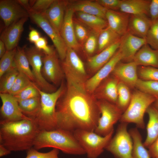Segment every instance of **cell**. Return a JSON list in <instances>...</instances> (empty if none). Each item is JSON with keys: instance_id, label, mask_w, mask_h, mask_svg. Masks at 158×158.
<instances>
[{"instance_id": "6da1fadb", "label": "cell", "mask_w": 158, "mask_h": 158, "mask_svg": "<svg viewBox=\"0 0 158 158\" xmlns=\"http://www.w3.org/2000/svg\"><path fill=\"white\" fill-rule=\"evenodd\" d=\"M58 128L94 131L100 113L97 99L85 89L66 84L56 105Z\"/></svg>"}, {"instance_id": "7a4b0ae2", "label": "cell", "mask_w": 158, "mask_h": 158, "mask_svg": "<svg viewBox=\"0 0 158 158\" xmlns=\"http://www.w3.org/2000/svg\"><path fill=\"white\" fill-rule=\"evenodd\" d=\"M40 131L31 119L0 122V144L11 151L28 150L33 147Z\"/></svg>"}, {"instance_id": "3957f363", "label": "cell", "mask_w": 158, "mask_h": 158, "mask_svg": "<svg viewBox=\"0 0 158 158\" xmlns=\"http://www.w3.org/2000/svg\"><path fill=\"white\" fill-rule=\"evenodd\" d=\"M33 147L37 150L52 147L68 154H85L73 132L59 128L50 130L40 131L35 139Z\"/></svg>"}, {"instance_id": "277c9868", "label": "cell", "mask_w": 158, "mask_h": 158, "mask_svg": "<svg viewBox=\"0 0 158 158\" xmlns=\"http://www.w3.org/2000/svg\"><path fill=\"white\" fill-rule=\"evenodd\" d=\"M66 88V84L63 80L59 88L52 92H47L39 88L40 96V106L37 114L32 119L36 123L40 131L58 128L56 105Z\"/></svg>"}, {"instance_id": "5b68a950", "label": "cell", "mask_w": 158, "mask_h": 158, "mask_svg": "<svg viewBox=\"0 0 158 158\" xmlns=\"http://www.w3.org/2000/svg\"><path fill=\"white\" fill-rule=\"evenodd\" d=\"M157 98L138 90L132 94L130 104L123 113L119 121L121 123H133L138 128L143 129L145 125L144 115Z\"/></svg>"}, {"instance_id": "8992f818", "label": "cell", "mask_w": 158, "mask_h": 158, "mask_svg": "<svg viewBox=\"0 0 158 158\" xmlns=\"http://www.w3.org/2000/svg\"><path fill=\"white\" fill-rule=\"evenodd\" d=\"M61 63L66 84L85 90V83L89 77L83 62L76 52L68 47L65 58Z\"/></svg>"}, {"instance_id": "52a82bcc", "label": "cell", "mask_w": 158, "mask_h": 158, "mask_svg": "<svg viewBox=\"0 0 158 158\" xmlns=\"http://www.w3.org/2000/svg\"><path fill=\"white\" fill-rule=\"evenodd\" d=\"M114 130L105 136L94 131L77 129L73 132L75 138L84 150L88 158H97L108 144Z\"/></svg>"}, {"instance_id": "ba28073f", "label": "cell", "mask_w": 158, "mask_h": 158, "mask_svg": "<svg viewBox=\"0 0 158 158\" xmlns=\"http://www.w3.org/2000/svg\"><path fill=\"white\" fill-rule=\"evenodd\" d=\"M97 103L100 116L94 132L105 136L114 130V125L119 121L123 112L116 104L106 100H97Z\"/></svg>"}, {"instance_id": "9c48e42d", "label": "cell", "mask_w": 158, "mask_h": 158, "mask_svg": "<svg viewBox=\"0 0 158 158\" xmlns=\"http://www.w3.org/2000/svg\"><path fill=\"white\" fill-rule=\"evenodd\" d=\"M128 124L121 123L115 135L105 148L116 158H132L133 142L127 130Z\"/></svg>"}, {"instance_id": "30bf717a", "label": "cell", "mask_w": 158, "mask_h": 158, "mask_svg": "<svg viewBox=\"0 0 158 158\" xmlns=\"http://www.w3.org/2000/svg\"><path fill=\"white\" fill-rule=\"evenodd\" d=\"M24 49L32 68L35 83L41 90L46 92L51 93L56 91L57 89L55 86L48 82L42 73V58L45 55L43 52L35 46L29 48L24 47Z\"/></svg>"}, {"instance_id": "8fae6325", "label": "cell", "mask_w": 158, "mask_h": 158, "mask_svg": "<svg viewBox=\"0 0 158 158\" xmlns=\"http://www.w3.org/2000/svg\"><path fill=\"white\" fill-rule=\"evenodd\" d=\"M32 21L40 28L50 37L61 61L65 59L67 47L60 34L51 25L43 13H30Z\"/></svg>"}, {"instance_id": "7c38bea8", "label": "cell", "mask_w": 158, "mask_h": 158, "mask_svg": "<svg viewBox=\"0 0 158 158\" xmlns=\"http://www.w3.org/2000/svg\"><path fill=\"white\" fill-rule=\"evenodd\" d=\"M59 57L55 51L49 55H44L42 58V74L47 80L56 86L60 85L65 75Z\"/></svg>"}, {"instance_id": "4fadbf2b", "label": "cell", "mask_w": 158, "mask_h": 158, "mask_svg": "<svg viewBox=\"0 0 158 158\" xmlns=\"http://www.w3.org/2000/svg\"><path fill=\"white\" fill-rule=\"evenodd\" d=\"M0 16L6 28L22 18L29 17V14L17 0H1Z\"/></svg>"}, {"instance_id": "5bb4252c", "label": "cell", "mask_w": 158, "mask_h": 158, "mask_svg": "<svg viewBox=\"0 0 158 158\" xmlns=\"http://www.w3.org/2000/svg\"><path fill=\"white\" fill-rule=\"evenodd\" d=\"M2 104L0 108V121L11 122L31 119L21 112L17 100L11 95L0 93Z\"/></svg>"}, {"instance_id": "9a60e30c", "label": "cell", "mask_w": 158, "mask_h": 158, "mask_svg": "<svg viewBox=\"0 0 158 158\" xmlns=\"http://www.w3.org/2000/svg\"><path fill=\"white\" fill-rule=\"evenodd\" d=\"M122 59V55L118 49L106 64L88 79L85 85L86 91L92 94L99 84L111 74L116 65Z\"/></svg>"}, {"instance_id": "2e32d148", "label": "cell", "mask_w": 158, "mask_h": 158, "mask_svg": "<svg viewBox=\"0 0 158 158\" xmlns=\"http://www.w3.org/2000/svg\"><path fill=\"white\" fill-rule=\"evenodd\" d=\"M146 44L145 39L136 36L127 32L120 39L118 49L122 55L121 61L124 62L133 61L136 53Z\"/></svg>"}, {"instance_id": "e0dca14e", "label": "cell", "mask_w": 158, "mask_h": 158, "mask_svg": "<svg viewBox=\"0 0 158 158\" xmlns=\"http://www.w3.org/2000/svg\"><path fill=\"white\" fill-rule=\"evenodd\" d=\"M138 66L134 61L124 62L121 61L116 65L111 74L130 88L135 87L139 78Z\"/></svg>"}, {"instance_id": "ac0fdd59", "label": "cell", "mask_w": 158, "mask_h": 158, "mask_svg": "<svg viewBox=\"0 0 158 158\" xmlns=\"http://www.w3.org/2000/svg\"><path fill=\"white\" fill-rule=\"evenodd\" d=\"M74 13V10L68 5L65 11L60 34L67 48L77 52L82 49V47L78 42L74 32L73 25Z\"/></svg>"}, {"instance_id": "d6986e66", "label": "cell", "mask_w": 158, "mask_h": 158, "mask_svg": "<svg viewBox=\"0 0 158 158\" xmlns=\"http://www.w3.org/2000/svg\"><path fill=\"white\" fill-rule=\"evenodd\" d=\"M120 40L99 53L87 58V71L90 75L92 76L110 60L118 49Z\"/></svg>"}, {"instance_id": "ffe728a7", "label": "cell", "mask_w": 158, "mask_h": 158, "mask_svg": "<svg viewBox=\"0 0 158 158\" xmlns=\"http://www.w3.org/2000/svg\"><path fill=\"white\" fill-rule=\"evenodd\" d=\"M119 82L111 74L99 84L93 93V95L97 100H104L116 104Z\"/></svg>"}, {"instance_id": "44dd1931", "label": "cell", "mask_w": 158, "mask_h": 158, "mask_svg": "<svg viewBox=\"0 0 158 158\" xmlns=\"http://www.w3.org/2000/svg\"><path fill=\"white\" fill-rule=\"evenodd\" d=\"M69 3L68 1L54 0L43 13L51 25L60 34L65 11Z\"/></svg>"}, {"instance_id": "7402d4cb", "label": "cell", "mask_w": 158, "mask_h": 158, "mask_svg": "<svg viewBox=\"0 0 158 158\" xmlns=\"http://www.w3.org/2000/svg\"><path fill=\"white\" fill-rule=\"evenodd\" d=\"M28 18H23L16 21L6 28L1 34L0 40L5 44L6 50H12L17 47L24 24Z\"/></svg>"}, {"instance_id": "603a6c76", "label": "cell", "mask_w": 158, "mask_h": 158, "mask_svg": "<svg viewBox=\"0 0 158 158\" xmlns=\"http://www.w3.org/2000/svg\"><path fill=\"white\" fill-rule=\"evenodd\" d=\"M130 16L120 11L107 10L106 18L108 26L122 36L127 32Z\"/></svg>"}, {"instance_id": "cb8c5ba5", "label": "cell", "mask_w": 158, "mask_h": 158, "mask_svg": "<svg viewBox=\"0 0 158 158\" xmlns=\"http://www.w3.org/2000/svg\"><path fill=\"white\" fill-rule=\"evenodd\" d=\"M152 21L145 15H130L127 32L136 36L145 39Z\"/></svg>"}, {"instance_id": "d4e9b609", "label": "cell", "mask_w": 158, "mask_h": 158, "mask_svg": "<svg viewBox=\"0 0 158 158\" xmlns=\"http://www.w3.org/2000/svg\"><path fill=\"white\" fill-rule=\"evenodd\" d=\"M75 12H80L98 16L106 20L107 9L95 0H81L70 4Z\"/></svg>"}, {"instance_id": "484cf974", "label": "cell", "mask_w": 158, "mask_h": 158, "mask_svg": "<svg viewBox=\"0 0 158 158\" xmlns=\"http://www.w3.org/2000/svg\"><path fill=\"white\" fill-rule=\"evenodd\" d=\"M133 61L138 66L158 68V50L153 49L146 44L136 53Z\"/></svg>"}, {"instance_id": "4316f807", "label": "cell", "mask_w": 158, "mask_h": 158, "mask_svg": "<svg viewBox=\"0 0 158 158\" xmlns=\"http://www.w3.org/2000/svg\"><path fill=\"white\" fill-rule=\"evenodd\" d=\"M150 0H121L119 11L130 15H145L149 17Z\"/></svg>"}, {"instance_id": "83f0119b", "label": "cell", "mask_w": 158, "mask_h": 158, "mask_svg": "<svg viewBox=\"0 0 158 158\" xmlns=\"http://www.w3.org/2000/svg\"><path fill=\"white\" fill-rule=\"evenodd\" d=\"M146 113L149 119L146 127L147 137L143 143L145 147L148 148L158 136V110L152 105Z\"/></svg>"}, {"instance_id": "f1b7e54d", "label": "cell", "mask_w": 158, "mask_h": 158, "mask_svg": "<svg viewBox=\"0 0 158 158\" xmlns=\"http://www.w3.org/2000/svg\"><path fill=\"white\" fill-rule=\"evenodd\" d=\"M75 13V18L91 31L100 32L108 26L107 20L98 16L80 12Z\"/></svg>"}, {"instance_id": "f546056e", "label": "cell", "mask_w": 158, "mask_h": 158, "mask_svg": "<svg viewBox=\"0 0 158 158\" xmlns=\"http://www.w3.org/2000/svg\"><path fill=\"white\" fill-rule=\"evenodd\" d=\"M14 61L18 71L25 74L35 83L34 76L30 67V64L25 52L24 47L21 48L17 46Z\"/></svg>"}, {"instance_id": "4dcf8cb0", "label": "cell", "mask_w": 158, "mask_h": 158, "mask_svg": "<svg viewBox=\"0 0 158 158\" xmlns=\"http://www.w3.org/2000/svg\"><path fill=\"white\" fill-rule=\"evenodd\" d=\"M129 132L133 142L132 158H151L148 150L144 145L142 136L138 129L131 128Z\"/></svg>"}, {"instance_id": "1f68e13d", "label": "cell", "mask_w": 158, "mask_h": 158, "mask_svg": "<svg viewBox=\"0 0 158 158\" xmlns=\"http://www.w3.org/2000/svg\"><path fill=\"white\" fill-rule=\"evenodd\" d=\"M121 37L108 26L102 30L99 35L96 54L119 40Z\"/></svg>"}, {"instance_id": "d6a6232c", "label": "cell", "mask_w": 158, "mask_h": 158, "mask_svg": "<svg viewBox=\"0 0 158 158\" xmlns=\"http://www.w3.org/2000/svg\"><path fill=\"white\" fill-rule=\"evenodd\" d=\"M18 101L22 113L26 116L33 119L39 110L40 96Z\"/></svg>"}, {"instance_id": "836d02e7", "label": "cell", "mask_w": 158, "mask_h": 158, "mask_svg": "<svg viewBox=\"0 0 158 158\" xmlns=\"http://www.w3.org/2000/svg\"><path fill=\"white\" fill-rule=\"evenodd\" d=\"M130 88L119 81L118 85V98L116 105L123 112L129 105L132 97Z\"/></svg>"}, {"instance_id": "e575fe53", "label": "cell", "mask_w": 158, "mask_h": 158, "mask_svg": "<svg viewBox=\"0 0 158 158\" xmlns=\"http://www.w3.org/2000/svg\"><path fill=\"white\" fill-rule=\"evenodd\" d=\"M19 73L16 67L0 78V93H9Z\"/></svg>"}, {"instance_id": "d590c367", "label": "cell", "mask_w": 158, "mask_h": 158, "mask_svg": "<svg viewBox=\"0 0 158 158\" xmlns=\"http://www.w3.org/2000/svg\"><path fill=\"white\" fill-rule=\"evenodd\" d=\"M16 48L6 50L0 60V78L6 72L16 67L14 59Z\"/></svg>"}, {"instance_id": "8d00e7d4", "label": "cell", "mask_w": 158, "mask_h": 158, "mask_svg": "<svg viewBox=\"0 0 158 158\" xmlns=\"http://www.w3.org/2000/svg\"><path fill=\"white\" fill-rule=\"evenodd\" d=\"M135 87L141 92L158 98V81L138 78Z\"/></svg>"}, {"instance_id": "74e56055", "label": "cell", "mask_w": 158, "mask_h": 158, "mask_svg": "<svg viewBox=\"0 0 158 158\" xmlns=\"http://www.w3.org/2000/svg\"><path fill=\"white\" fill-rule=\"evenodd\" d=\"M99 33L91 31L82 46V49L88 58L93 56V54L97 52Z\"/></svg>"}, {"instance_id": "f35d334b", "label": "cell", "mask_w": 158, "mask_h": 158, "mask_svg": "<svg viewBox=\"0 0 158 158\" xmlns=\"http://www.w3.org/2000/svg\"><path fill=\"white\" fill-rule=\"evenodd\" d=\"M73 25L76 38L78 43L82 47L91 31L74 17L73 18Z\"/></svg>"}, {"instance_id": "ab89813d", "label": "cell", "mask_w": 158, "mask_h": 158, "mask_svg": "<svg viewBox=\"0 0 158 158\" xmlns=\"http://www.w3.org/2000/svg\"><path fill=\"white\" fill-rule=\"evenodd\" d=\"M34 83L25 74L19 72L8 94L14 96Z\"/></svg>"}, {"instance_id": "60d3db41", "label": "cell", "mask_w": 158, "mask_h": 158, "mask_svg": "<svg viewBox=\"0 0 158 158\" xmlns=\"http://www.w3.org/2000/svg\"><path fill=\"white\" fill-rule=\"evenodd\" d=\"M145 39L147 44L153 49L158 50V19L152 22Z\"/></svg>"}, {"instance_id": "b9f144b4", "label": "cell", "mask_w": 158, "mask_h": 158, "mask_svg": "<svg viewBox=\"0 0 158 158\" xmlns=\"http://www.w3.org/2000/svg\"><path fill=\"white\" fill-rule=\"evenodd\" d=\"M139 78L144 80L158 81V68L140 66L138 68Z\"/></svg>"}, {"instance_id": "7bdbcfd3", "label": "cell", "mask_w": 158, "mask_h": 158, "mask_svg": "<svg viewBox=\"0 0 158 158\" xmlns=\"http://www.w3.org/2000/svg\"><path fill=\"white\" fill-rule=\"evenodd\" d=\"M39 88L34 83L13 96L18 101L39 97Z\"/></svg>"}, {"instance_id": "ee69618b", "label": "cell", "mask_w": 158, "mask_h": 158, "mask_svg": "<svg viewBox=\"0 0 158 158\" xmlns=\"http://www.w3.org/2000/svg\"><path fill=\"white\" fill-rule=\"evenodd\" d=\"M59 150L56 148H53L47 152H42L32 147L27 150L25 158H59Z\"/></svg>"}, {"instance_id": "f6af8a7d", "label": "cell", "mask_w": 158, "mask_h": 158, "mask_svg": "<svg viewBox=\"0 0 158 158\" xmlns=\"http://www.w3.org/2000/svg\"><path fill=\"white\" fill-rule=\"evenodd\" d=\"M54 0H37L32 6L30 13H43L49 7Z\"/></svg>"}, {"instance_id": "bcb514c9", "label": "cell", "mask_w": 158, "mask_h": 158, "mask_svg": "<svg viewBox=\"0 0 158 158\" xmlns=\"http://www.w3.org/2000/svg\"><path fill=\"white\" fill-rule=\"evenodd\" d=\"M34 44L35 47L43 51L45 55L51 54L55 51L51 47L47 44V41L44 37H41Z\"/></svg>"}, {"instance_id": "7dc6e473", "label": "cell", "mask_w": 158, "mask_h": 158, "mask_svg": "<svg viewBox=\"0 0 158 158\" xmlns=\"http://www.w3.org/2000/svg\"><path fill=\"white\" fill-rule=\"evenodd\" d=\"M98 3L107 10L119 11L121 0H96Z\"/></svg>"}, {"instance_id": "c3c4849f", "label": "cell", "mask_w": 158, "mask_h": 158, "mask_svg": "<svg viewBox=\"0 0 158 158\" xmlns=\"http://www.w3.org/2000/svg\"><path fill=\"white\" fill-rule=\"evenodd\" d=\"M149 16L152 22L158 19V0L150 1Z\"/></svg>"}, {"instance_id": "681fc988", "label": "cell", "mask_w": 158, "mask_h": 158, "mask_svg": "<svg viewBox=\"0 0 158 158\" xmlns=\"http://www.w3.org/2000/svg\"><path fill=\"white\" fill-rule=\"evenodd\" d=\"M148 148L151 158L158 157V136Z\"/></svg>"}, {"instance_id": "f907efd6", "label": "cell", "mask_w": 158, "mask_h": 158, "mask_svg": "<svg viewBox=\"0 0 158 158\" xmlns=\"http://www.w3.org/2000/svg\"><path fill=\"white\" fill-rule=\"evenodd\" d=\"M39 32L36 30L32 29L28 35V39L29 41L35 43L40 37Z\"/></svg>"}, {"instance_id": "816d5d0a", "label": "cell", "mask_w": 158, "mask_h": 158, "mask_svg": "<svg viewBox=\"0 0 158 158\" xmlns=\"http://www.w3.org/2000/svg\"><path fill=\"white\" fill-rule=\"evenodd\" d=\"M17 1L19 4L29 13L31 8L30 3L29 0H17Z\"/></svg>"}, {"instance_id": "f5cc1de1", "label": "cell", "mask_w": 158, "mask_h": 158, "mask_svg": "<svg viewBox=\"0 0 158 158\" xmlns=\"http://www.w3.org/2000/svg\"><path fill=\"white\" fill-rule=\"evenodd\" d=\"M11 151L3 145L0 144V157L8 155L11 153Z\"/></svg>"}, {"instance_id": "db71d44e", "label": "cell", "mask_w": 158, "mask_h": 158, "mask_svg": "<svg viewBox=\"0 0 158 158\" xmlns=\"http://www.w3.org/2000/svg\"><path fill=\"white\" fill-rule=\"evenodd\" d=\"M6 51L5 44L1 40H0V58L4 54Z\"/></svg>"}, {"instance_id": "11a10c76", "label": "cell", "mask_w": 158, "mask_h": 158, "mask_svg": "<svg viewBox=\"0 0 158 158\" xmlns=\"http://www.w3.org/2000/svg\"><path fill=\"white\" fill-rule=\"evenodd\" d=\"M152 105L156 109L158 110V98L156 99Z\"/></svg>"}, {"instance_id": "9f6ffc18", "label": "cell", "mask_w": 158, "mask_h": 158, "mask_svg": "<svg viewBox=\"0 0 158 158\" xmlns=\"http://www.w3.org/2000/svg\"><path fill=\"white\" fill-rule=\"evenodd\" d=\"M158 158V157H157V158Z\"/></svg>"}]
</instances>
